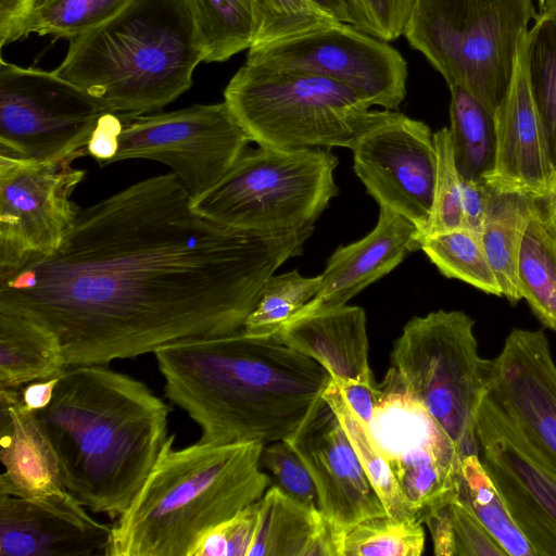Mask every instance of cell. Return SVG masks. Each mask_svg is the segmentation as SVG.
Returning a JSON list of instances; mask_svg holds the SVG:
<instances>
[{
	"label": "cell",
	"instance_id": "obj_1",
	"mask_svg": "<svg viewBox=\"0 0 556 556\" xmlns=\"http://www.w3.org/2000/svg\"><path fill=\"white\" fill-rule=\"evenodd\" d=\"M313 231L212 222L170 172L79 210L54 253L0 271V308L54 332L67 367L109 365L241 330Z\"/></svg>",
	"mask_w": 556,
	"mask_h": 556
},
{
	"label": "cell",
	"instance_id": "obj_2",
	"mask_svg": "<svg viewBox=\"0 0 556 556\" xmlns=\"http://www.w3.org/2000/svg\"><path fill=\"white\" fill-rule=\"evenodd\" d=\"M153 354L166 397L200 427L202 443L285 441L331 381L313 358L242 329L178 341Z\"/></svg>",
	"mask_w": 556,
	"mask_h": 556
},
{
	"label": "cell",
	"instance_id": "obj_3",
	"mask_svg": "<svg viewBox=\"0 0 556 556\" xmlns=\"http://www.w3.org/2000/svg\"><path fill=\"white\" fill-rule=\"evenodd\" d=\"M169 406L143 382L106 365L67 367L36 412L64 488L93 513L118 518L167 439Z\"/></svg>",
	"mask_w": 556,
	"mask_h": 556
},
{
	"label": "cell",
	"instance_id": "obj_4",
	"mask_svg": "<svg viewBox=\"0 0 556 556\" xmlns=\"http://www.w3.org/2000/svg\"><path fill=\"white\" fill-rule=\"evenodd\" d=\"M170 434L143 485L111 527L106 556H192L211 529L270 486L258 441L175 448Z\"/></svg>",
	"mask_w": 556,
	"mask_h": 556
},
{
	"label": "cell",
	"instance_id": "obj_5",
	"mask_svg": "<svg viewBox=\"0 0 556 556\" xmlns=\"http://www.w3.org/2000/svg\"><path fill=\"white\" fill-rule=\"evenodd\" d=\"M203 62L186 0H129L70 40L53 72L121 116L160 110L188 90Z\"/></svg>",
	"mask_w": 556,
	"mask_h": 556
},
{
	"label": "cell",
	"instance_id": "obj_6",
	"mask_svg": "<svg viewBox=\"0 0 556 556\" xmlns=\"http://www.w3.org/2000/svg\"><path fill=\"white\" fill-rule=\"evenodd\" d=\"M535 16L532 0H416L403 35L448 87H463L494 115Z\"/></svg>",
	"mask_w": 556,
	"mask_h": 556
},
{
	"label": "cell",
	"instance_id": "obj_7",
	"mask_svg": "<svg viewBox=\"0 0 556 556\" xmlns=\"http://www.w3.org/2000/svg\"><path fill=\"white\" fill-rule=\"evenodd\" d=\"M224 101L252 141L287 150L351 149L377 114L339 81L247 62L225 88Z\"/></svg>",
	"mask_w": 556,
	"mask_h": 556
},
{
	"label": "cell",
	"instance_id": "obj_8",
	"mask_svg": "<svg viewBox=\"0 0 556 556\" xmlns=\"http://www.w3.org/2000/svg\"><path fill=\"white\" fill-rule=\"evenodd\" d=\"M338 159L324 148L245 152L211 190L192 200L217 224L251 232H287L314 226L337 195Z\"/></svg>",
	"mask_w": 556,
	"mask_h": 556
},
{
	"label": "cell",
	"instance_id": "obj_9",
	"mask_svg": "<svg viewBox=\"0 0 556 556\" xmlns=\"http://www.w3.org/2000/svg\"><path fill=\"white\" fill-rule=\"evenodd\" d=\"M473 325L462 311L415 316L391 351V367L446 431L462 458L479 454L476 416L489 393L492 369V361L479 354Z\"/></svg>",
	"mask_w": 556,
	"mask_h": 556
},
{
	"label": "cell",
	"instance_id": "obj_10",
	"mask_svg": "<svg viewBox=\"0 0 556 556\" xmlns=\"http://www.w3.org/2000/svg\"><path fill=\"white\" fill-rule=\"evenodd\" d=\"M110 112L53 71L0 60V156L38 162L84 156L100 117Z\"/></svg>",
	"mask_w": 556,
	"mask_h": 556
},
{
	"label": "cell",
	"instance_id": "obj_11",
	"mask_svg": "<svg viewBox=\"0 0 556 556\" xmlns=\"http://www.w3.org/2000/svg\"><path fill=\"white\" fill-rule=\"evenodd\" d=\"M367 428L420 522L456 498L460 453L391 366L378 383V402Z\"/></svg>",
	"mask_w": 556,
	"mask_h": 556
},
{
	"label": "cell",
	"instance_id": "obj_12",
	"mask_svg": "<svg viewBox=\"0 0 556 556\" xmlns=\"http://www.w3.org/2000/svg\"><path fill=\"white\" fill-rule=\"evenodd\" d=\"M122 117L118 150L112 163L128 159L163 163L192 200L217 185L252 142L225 101Z\"/></svg>",
	"mask_w": 556,
	"mask_h": 556
},
{
	"label": "cell",
	"instance_id": "obj_13",
	"mask_svg": "<svg viewBox=\"0 0 556 556\" xmlns=\"http://www.w3.org/2000/svg\"><path fill=\"white\" fill-rule=\"evenodd\" d=\"M245 62L330 78L386 110H396L406 94L407 64L401 53L342 22L255 45Z\"/></svg>",
	"mask_w": 556,
	"mask_h": 556
},
{
	"label": "cell",
	"instance_id": "obj_14",
	"mask_svg": "<svg viewBox=\"0 0 556 556\" xmlns=\"http://www.w3.org/2000/svg\"><path fill=\"white\" fill-rule=\"evenodd\" d=\"M73 161L0 156V271L61 245L80 210L71 195L86 174Z\"/></svg>",
	"mask_w": 556,
	"mask_h": 556
},
{
	"label": "cell",
	"instance_id": "obj_15",
	"mask_svg": "<svg viewBox=\"0 0 556 556\" xmlns=\"http://www.w3.org/2000/svg\"><path fill=\"white\" fill-rule=\"evenodd\" d=\"M353 168L379 207L399 213L425 233L434 195L437 150L421 121L377 111L353 147Z\"/></svg>",
	"mask_w": 556,
	"mask_h": 556
},
{
	"label": "cell",
	"instance_id": "obj_16",
	"mask_svg": "<svg viewBox=\"0 0 556 556\" xmlns=\"http://www.w3.org/2000/svg\"><path fill=\"white\" fill-rule=\"evenodd\" d=\"M481 462L538 556H556V470L488 393L476 416Z\"/></svg>",
	"mask_w": 556,
	"mask_h": 556
},
{
	"label": "cell",
	"instance_id": "obj_17",
	"mask_svg": "<svg viewBox=\"0 0 556 556\" xmlns=\"http://www.w3.org/2000/svg\"><path fill=\"white\" fill-rule=\"evenodd\" d=\"M287 441L307 468L318 508L338 532L387 514L340 419L323 397Z\"/></svg>",
	"mask_w": 556,
	"mask_h": 556
},
{
	"label": "cell",
	"instance_id": "obj_18",
	"mask_svg": "<svg viewBox=\"0 0 556 556\" xmlns=\"http://www.w3.org/2000/svg\"><path fill=\"white\" fill-rule=\"evenodd\" d=\"M489 394L556 470V365L543 330L510 331L492 359Z\"/></svg>",
	"mask_w": 556,
	"mask_h": 556
},
{
	"label": "cell",
	"instance_id": "obj_19",
	"mask_svg": "<svg viewBox=\"0 0 556 556\" xmlns=\"http://www.w3.org/2000/svg\"><path fill=\"white\" fill-rule=\"evenodd\" d=\"M86 508L68 491L0 494V556H106L111 527Z\"/></svg>",
	"mask_w": 556,
	"mask_h": 556
},
{
	"label": "cell",
	"instance_id": "obj_20",
	"mask_svg": "<svg viewBox=\"0 0 556 556\" xmlns=\"http://www.w3.org/2000/svg\"><path fill=\"white\" fill-rule=\"evenodd\" d=\"M527 37V36H526ZM496 155L485 182L496 191L535 199L554 179L526 66V38L507 94L494 114Z\"/></svg>",
	"mask_w": 556,
	"mask_h": 556
},
{
	"label": "cell",
	"instance_id": "obj_21",
	"mask_svg": "<svg viewBox=\"0 0 556 556\" xmlns=\"http://www.w3.org/2000/svg\"><path fill=\"white\" fill-rule=\"evenodd\" d=\"M379 208L377 225L367 236L331 254L318 293L299 313L346 304L409 253L420 250L418 227L399 213Z\"/></svg>",
	"mask_w": 556,
	"mask_h": 556
},
{
	"label": "cell",
	"instance_id": "obj_22",
	"mask_svg": "<svg viewBox=\"0 0 556 556\" xmlns=\"http://www.w3.org/2000/svg\"><path fill=\"white\" fill-rule=\"evenodd\" d=\"M274 337L316 361L334 381H375L368 362L366 315L359 306L298 313Z\"/></svg>",
	"mask_w": 556,
	"mask_h": 556
},
{
	"label": "cell",
	"instance_id": "obj_23",
	"mask_svg": "<svg viewBox=\"0 0 556 556\" xmlns=\"http://www.w3.org/2000/svg\"><path fill=\"white\" fill-rule=\"evenodd\" d=\"M21 391L0 389V494L41 497L66 491L49 437L22 403Z\"/></svg>",
	"mask_w": 556,
	"mask_h": 556
},
{
	"label": "cell",
	"instance_id": "obj_24",
	"mask_svg": "<svg viewBox=\"0 0 556 556\" xmlns=\"http://www.w3.org/2000/svg\"><path fill=\"white\" fill-rule=\"evenodd\" d=\"M341 535L317 507L270 485L257 501L248 556H340Z\"/></svg>",
	"mask_w": 556,
	"mask_h": 556
},
{
	"label": "cell",
	"instance_id": "obj_25",
	"mask_svg": "<svg viewBox=\"0 0 556 556\" xmlns=\"http://www.w3.org/2000/svg\"><path fill=\"white\" fill-rule=\"evenodd\" d=\"M67 369L54 332L21 313L0 308V389L60 377Z\"/></svg>",
	"mask_w": 556,
	"mask_h": 556
},
{
	"label": "cell",
	"instance_id": "obj_26",
	"mask_svg": "<svg viewBox=\"0 0 556 556\" xmlns=\"http://www.w3.org/2000/svg\"><path fill=\"white\" fill-rule=\"evenodd\" d=\"M530 214L531 198L491 188L480 237L502 296L511 304L522 299L518 260Z\"/></svg>",
	"mask_w": 556,
	"mask_h": 556
},
{
	"label": "cell",
	"instance_id": "obj_27",
	"mask_svg": "<svg viewBox=\"0 0 556 556\" xmlns=\"http://www.w3.org/2000/svg\"><path fill=\"white\" fill-rule=\"evenodd\" d=\"M448 88L450 131L457 170L463 179H484L495 163L494 115L463 87Z\"/></svg>",
	"mask_w": 556,
	"mask_h": 556
},
{
	"label": "cell",
	"instance_id": "obj_28",
	"mask_svg": "<svg viewBox=\"0 0 556 556\" xmlns=\"http://www.w3.org/2000/svg\"><path fill=\"white\" fill-rule=\"evenodd\" d=\"M203 62H224L250 49L256 36L253 0H186Z\"/></svg>",
	"mask_w": 556,
	"mask_h": 556
},
{
	"label": "cell",
	"instance_id": "obj_29",
	"mask_svg": "<svg viewBox=\"0 0 556 556\" xmlns=\"http://www.w3.org/2000/svg\"><path fill=\"white\" fill-rule=\"evenodd\" d=\"M518 281L533 314L556 331V238L543 225L532 199L519 253Z\"/></svg>",
	"mask_w": 556,
	"mask_h": 556
},
{
	"label": "cell",
	"instance_id": "obj_30",
	"mask_svg": "<svg viewBox=\"0 0 556 556\" xmlns=\"http://www.w3.org/2000/svg\"><path fill=\"white\" fill-rule=\"evenodd\" d=\"M456 498L475 515L508 556H538L515 523L479 454L462 458Z\"/></svg>",
	"mask_w": 556,
	"mask_h": 556
},
{
	"label": "cell",
	"instance_id": "obj_31",
	"mask_svg": "<svg viewBox=\"0 0 556 556\" xmlns=\"http://www.w3.org/2000/svg\"><path fill=\"white\" fill-rule=\"evenodd\" d=\"M526 66L534 105L556 176V20L536 14L526 37Z\"/></svg>",
	"mask_w": 556,
	"mask_h": 556
},
{
	"label": "cell",
	"instance_id": "obj_32",
	"mask_svg": "<svg viewBox=\"0 0 556 556\" xmlns=\"http://www.w3.org/2000/svg\"><path fill=\"white\" fill-rule=\"evenodd\" d=\"M420 250L445 277L462 280L484 293L502 296L479 233L457 228L427 235L420 240Z\"/></svg>",
	"mask_w": 556,
	"mask_h": 556
},
{
	"label": "cell",
	"instance_id": "obj_33",
	"mask_svg": "<svg viewBox=\"0 0 556 556\" xmlns=\"http://www.w3.org/2000/svg\"><path fill=\"white\" fill-rule=\"evenodd\" d=\"M323 397L340 419L387 514L400 520H418L408 508L390 466L375 443L367 426L348 406L332 379L323 392Z\"/></svg>",
	"mask_w": 556,
	"mask_h": 556
},
{
	"label": "cell",
	"instance_id": "obj_34",
	"mask_svg": "<svg viewBox=\"0 0 556 556\" xmlns=\"http://www.w3.org/2000/svg\"><path fill=\"white\" fill-rule=\"evenodd\" d=\"M321 283V274L304 277L292 270L270 276L255 308L244 321L243 332L256 338L274 337L318 293Z\"/></svg>",
	"mask_w": 556,
	"mask_h": 556
},
{
	"label": "cell",
	"instance_id": "obj_35",
	"mask_svg": "<svg viewBox=\"0 0 556 556\" xmlns=\"http://www.w3.org/2000/svg\"><path fill=\"white\" fill-rule=\"evenodd\" d=\"M425 548L422 522L388 514L366 518L342 532L340 556H420Z\"/></svg>",
	"mask_w": 556,
	"mask_h": 556
},
{
	"label": "cell",
	"instance_id": "obj_36",
	"mask_svg": "<svg viewBox=\"0 0 556 556\" xmlns=\"http://www.w3.org/2000/svg\"><path fill=\"white\" fill-rule=\"evenodd\" d=\"M129 0H38L22 35L55 36L68 40L110 20Z\"/></svg>",
	"mask_w": 556,
	"mask_h": 556
},
{
	"label": "cell",
	"instance_id": "obj_37",
	"mask_svg": "<svg viewBox=\"0 0 556 556\" xmlns=\"http://www.w3.org/2000/svg\"><path fill=\"white\" fill-rule=\"evenodd\" d=\"M253 3L256 17L253 46L286 39L339 22L313 0H253Z\"/></svg>",
	"mask_w": 556,
	"mask_h": 556
},
{
	"label": "cell",
	"instance_id": "obj_38",
	"mask_svg": "<svg viewBox=\"0 0 556 556\" xmlns=\"http://www.w3.org/2000/svg\"><path fill=\"white\" fill-rule=\"evenodd\" d=\"M433 139L437 150L434 195L429 223L422 237L463 226L460 176L455 163L450 128L444 127L434 132Z\"/></svg>",
	"mask_w": 556,
	"mask_h": 556
},
{
	"label": "cell",
	"instance_id": "obj_39",
	"mask_svg": "<svg viewBox=\"0 0 556 556\" xmlns=\"http://www.w3.org/2000/svg\"><path fill=\"white\" fill-rule=\"evenodd\" d=\"M261 462L273 473L277 485L283 491L300 502L318 508L314 481L299 455L287 441L265 444Z\"/></svg>",
	"mask_w": 556,
	"mask_h": 556
},
{
	"label": "cell",
	"instance_id": "obj_40",
	"mask_svg": "<svg viewBox=\"0 0 556 556\" xmlns=\"http://www.w3.org/2000/svg\"><path fill=\"white\" fill-rule=\"evenodd\" d=\"M257 521V502L211 529L192 556H248Z\"/></svg>",
	"mask_w": 556,
	"mask_h": 556
},
{
	"label": "cell",
	"instance_id": "obj_41",
	"mask_svg": "<svg viewBox=\"0 0 556 556\" xmlns=\"http://www.w3.org/2000/svg\"><path fill=\"white\" fill-rule=\"evenodd\" d=\"M356 28L383 41L403 35L416 0H349Z\"/></svg>",
	"mask_w": 556,
	"mask_h": 556
},
{
	"label": "cell",
	"instance_id": "obj_42",
	"mask_svg": "<svg viewBox=\"0 0 556 556\" xmlns=\"http://www.w3.org/2000/svg\"><path fill=\"white\" fill-rule=\"evenodd\" d=\"M455 556H508L498 542L457 498L451 502Z\"/></svg>",
	"mask_w": 556,
	"mask_h": 556
},
{
	"label": "cell",
	"instance_id": "obj_43",
	"mask_svg": "<svg viewBox=\"0 0 556 556\" xmlns=\"http://www.w3.org/2000/svg\"><path fill=\"white\" fill-rule=\"evenodd\" d=\"M123 129V117L115 113L102 115L87 143V153L100 166L112 164L118 150V137Z\"/></svg>",
	"mask_w": 556,
	"mask_h": 556
},
{
	"label": "cell",
	"instance_id": "obj_44",
	"mask_svg": "<svg viewBox=\"0 0 556 556\" xmlns=\"http://www.w3.org/2000/svg\"><path fill=\"white\" fill-rule=\"evenodd\" d=\"M460 187L463 212L462 228H466L480 235L491 187L484 179H463L462 177Z\"/></svg>",
	"mask_w": 556,
	"mask_h": 556
},
{
	"label": "cell",
	"instance_id": "obj_45",
	"mask_svg": "<svg viewBox=\"0 0 556 556\" xmlns=\"http://www.w3.org/2000/svg\"><path fill=\"white\" fill-rule=\"evenodd\" d=\"M332 381L348 406L368 427L378 402V383L375 381Z\"/></svg>",
	"mask_w": 556,
	"mask_h": 556
},
{
	"label": "cell",
	"instance_id": "obj_46",
	"mask_svg": "<svg viewBox=\"0 0 556 556\" xmlns=\"http://www.w3.org/2000/svg\"><path fill=\"white\" fill-rule=\"evenodd\" d=\"M37 0H0V46L23 37V26Z\"/></svg>",
	"mask_w": 556,
	"mask_h": 556
},
{
	"label": "cell",
	"instance_id": "obj_47",
	"mask_svg": "<svg viewBox=\"0 0 556 556\" xmlns=\"http://www.w3.org/2000/svg\"><path fill=\"white\" fill-rule=\"evenodd\" d=\"M424 523H426L430 530L434 555L455 556L451 503L427 515L424 519Z\"/></svg>",
	"mask_w": 556,
	"mask_h": 556
},
{
	"label": "cell",
	"instance_id": "obj_48",
	"mask_svg": "<svg viewBox=\"0 0 556 556\" xmlns=\"http://www.w3.org/2000/svg\"><path fill=\"white\" fill-rule=\"evenodd\" d=\"M59 377L37 380L22 388L21 397L24 406L36 413L48 407L53 399Z\"/></svg>",
	"mask_w": 556,
	"mask_h": 556
},
{
	"label": "cell",
	"instance_id": "obj_49",
	"mask_svg": "<svg viewBox=\"0 0 556 556\" xmlns=\"http://www.w3.org/2000/svg\"><path fill=\"white\" fill-rule=\"evenodd\" d=\"M532 203L543 225L556 238V176L544 194L532 199Z\"/></svg>",
	"mask_w": 556,
	"mask_h": 556
},
{
	"label": "cell",
	"instance_id": "obj_50",
	"mask_svg": "<svg viewBox=\"0 0 556 556\" xmlns=\"http://www.w3.org/2000/svg\"><path fill=\"white\" fill-rule=\"evenodd\" d=\"M337 21L356 26V18L349 0H313Z\"/></svg>",
	"mask_w": 556,
	"mask_h": 556
},
{
	"label": "cell",
	"instance_id": "obj_51",
	"mask_svg": "<svg viewBox=\"0 0 556 556\" xmlns=\"http://www.w3.org/2000/svg\"><path fill=\"white\" fill-rule=\"evenodd\" d=\"M540 9L541 12L556 20V0H545L544 4Z\"/></svg>",
	"mask_w": 556,
	"mask_h": 556
},
{
	"label": "cell",
	"instance_id": "obj_52",
	"mask_svg": "<svg viewBox=\"0 0 556 556\" xmlns=\"http://www.w3.org/2000/svg\"><path fill=\"white\" fill-rule=\"evenodd\" d=\"M545 0H539L540 8L544 4Z\"/></svg>",
	"mask_w": 556,
	"mask_h": 556
},
{
	"label": "cell",
	"instance_id": "obj_53",
	"mask_svg": "<svg viewBox=\"0 0 556 556\" xmlns=\"http://www.w3.org/2000/svg\"><path fill=\"white\" fill-rule=\"evenodd\" d=\"M38 1V0H37Z\"/></svg>",
	"mask_w": 556,
	"mask_h": 556
}]
</instances>
